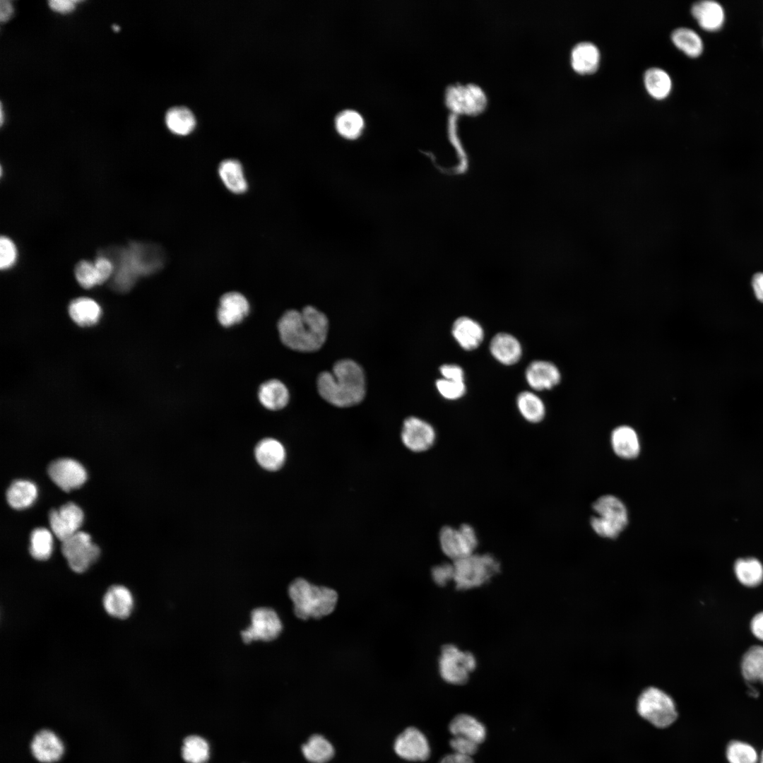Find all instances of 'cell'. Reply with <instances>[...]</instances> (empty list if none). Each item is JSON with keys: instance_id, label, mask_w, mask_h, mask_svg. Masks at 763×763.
<instances>
[{"instance_id": "1", "label": "cell", "mask_w": 763, "mask_h": 763, "mask_svg": "<svg viewBox=\"0 0 763 763\" xmlns=\"http://www.w3.org/2000/svg\"><path fill=\"white\" fill-rule=\"evenodd\" d=\"M278 330L280 341L288 348L300 352H314L326 341L329 321L324 313L307 306L301 312H285L278 321Z\"/></svg>"}, {"instance_id": "2", "label": "cell", "mask_w": 763, "mask_h": 763, "mask_svg": "<svg viewBox=\"0 0 763 763\" xmlns=\"http://www.w3.org/2000/svg\"><path fill=\"white\" fill-rule=\"evenodd\" d=\"M319 395L340 408L360 403L365 395V377L362 367L351 360L336 362L331 372H321L317 379Z\"/></svg>"}, {"instance_id": "3", "label": "cell", "mask_w": 763, "mask_h": 763, "mask_svg": "<svg viewBox=\"0 0 763 763\" xmlns=\"http://www.w3.org/2000/svg\"><path fill=\"white\" fill-rule=\"evenodd\" d=\"M111 287L125 292L133 288L138 278L158 271L164 264V254L153 244L134 242L117 254Z\"/></svg>"}, {"instance_id": "4", "label": "cell", "mask_w": 763, "mask_h": 763, "mask_svg": "<svg viewBox=\"0 0 763 763\" xmlns=\"http://www.w3.org/2000/svg\"><path fill=\"white\" fill-rule=\"evenodd\" d=\"M288 594L293 602L295 615L302 620L319 619L331 614L338 601L335 590L314 585L302 578H297L290 584Z\"/></svg>"}, {"instance_id": "5", "label": "cell", "mask_w": 763, "mask_h": 763, "mask_svg": "<svg viewBox=\"0 0 763 763\" xmlns=\"http://www.w3.org/2000/svg\"><path fill=\"white\" fill-rule=\"evenodd\" d=\"M454 581L459 590H467L488 582L500 570L499 562L490 554H472L453 562Z\"/></svg>"}, {"instance_id": "6", "label": "cell", "mask_w": 763, "mask_h": 763, "mask_svg": "<svg viewBox=\"0 0 763 763\" xmlns=\"http://www.w3.org/2000/svg\"><path fill=\"white\" fill-rule=\"evenodd\" d=\"M596 516L591 519V526L598 536L616 538L628 524L627 509L617 497L606 495L598 498L593 504Z\"/></svg>"}, {"instance_id": "7", "label": "cell", "mask_w": 763, "mask_h": 763, "mask_svg": "<svg viewBox=\"0 0 763 763\" xmlns=\"http://www.w3.org/2000/svg\"><path fill=\"white\" fill-rule=\"evenodd\" d=\"M638 714L657 728H666L677 718L678 712L672 697L662 690L649 687L639 696Z\"/></svg>"}, {"instance_id": "8", "label": "cell", "mask_w": 763, "mask_h": 763, "mask_svg": "<svg viewBox=\"0 0 763 763\" xmlns=\"http://www.w3.org/2000/svg\"><path fill=\"white\" fill-rule=\"evenodd\" d=\"M476 667L473 653L460 650L454 644L444 645L439 658V670L442 678L452 685H463Z\"/></svg>"}, {"instance_id": "9", "label": "cell", "mask_w": 763, "mask_h": 763, "mask_svg": "<svg viewBox=\"0 0 763 763\" xmlns=\"http://www.w3.org/2000/svg\"><path fill=\"white\" fill-rule=\"evenodd\" d=\"M445 102L454 113L476 115L486 107L487 97L478 85L457 83L447 87Z\"/></svg>"}, {"instance_id": "10", "label": "cell", "mask_w": 763, "mask_h": 763, "mask_svg": "<svg viewBox=\"0 0 763 763\" xmlns=\"http://www.w3.org/2000/svg\"><path fill=\"white\" fill-rule=\"evenodd\" d=\"M439 540L444 554L453 561L473 554L478 544L476 533L468 524H462L459 528L444 526Z\"/></svg>"}, {"instance_id": "11", "label": "cell", "mask_w": 763, "mask_h": 763, "mask_svg": "<svg viewBox=\"0 0 763 763\" xmlns=\"http://www.w3.org/2000/svg\"><path fill=\"white\" fill-rule=\"evenodd\" d=\"M61 552L70 568L75 572L82 573L96 561L100 551L92 543L89 534L78 531L62 542Z\"/></svg>"}, {"instance_id": "12", "label": "cell", "mask_w": 763, "mask_h": 763, "mask_svg": "<svg viewBox=\"0 0 763 763\" xmlns=\"http://www.w3.org/2000/svg\"><path fill=\"white\" fill-rule=\"evenodd\" d=\"M282 629L281 620L274 610L258 608L251 613V625L241 632V636L244 643L254 640L268 641L276 639Z\"/></svg>"}, {"instance_id": "13", "label": "cell", "mask_w": 763, "mask_h": 763, "mask_svg": "<svg viewBox=\"0 0 763 763\" xmlns=\"http://www.w3.org/2000/svg\"><path fill=\"white\" fill-rule=\"evenodd\" d=\"M401 438L408 450L420 453L427 451L434 445L436 432L429 422L412 416L404 420Z\"/></svg>"}, {"instance_id": "14", "label": "cell", "mask_w": 763, "mask_h": 763, "mask_svg": "<svg viewBox=\"0 0 763 763\" xmlns=\"http://www.w3.org/2000/svg\"><path fill=\"white\" fill-rule=\"evenodd\" d=\"M394 748L398 756L408 761H424L430 755L427 738L414 727L407 728L396 738Z\"/></svg>"}, {"instance_id": "15", "label": "cell", "mask_w": 763, "mask_h": 763, "mask_svg": "<svg viewBox=\"0 0 763 763\" xmlns=\"http://www.w3.org/2000/svg\"><path fill=\"white\" fill-rule=\"evenodd\" d=\"M47 472L52 481L66 492L81 487L87 478L83 466L71 459L52 461L48 466Z\"/></svg>"}, {"instance_id": "16", "label": "cell", "mask_w": 763, "mask_h": 763, "mask_svg": "<svg viewBox=\"0 0 763 763\" xmlns=\"http://www.w3.org/2000/svg\"><path fill=\"white\" fill-rule=\"evenodd\" d=\"M83 520L82 510L73 502H68L59 509H52L49 514L51 529L61 542L78 531Z\"/></svg>"}, {"instance_id": "17", "label": "cell", "mask_w": 763, "mask_h": 763, "mask_svg": "<svg viewBox=\"0 0 763 763\" xmlns=\"http://www.w3.org/2000/svg\"><path fill=\"white\" fill-rule=\"evenodd\" d=\"M249 312L247 299L240 292H228L220 299L217 318L223 326L230 327L240 323Z\"/></svg>"}, {"instance_id": "18", "label": "cell", "mask_w": 763, "mask_h": 763, "mask_svg": "<svg viewBox=\"0 0 763 763\" xmlns=\"http://www.w3.org/2000/svg\"><path fill=\"white\" fill-rule=\"evenodd\" d=\"M525 375L528 385L536 391L551 389L561 380V373L557 367L545 360L531 362L526 369Z\"/></svg>"}, {"instance_id": "19", "label": "cell", "mask_w": 763, "mask_h": 763, "mask_svg": "<svg viewBox=\"0 0 763 763\" xmlns=\"http://www.w3.org/2000/svg\"><path fill=\"white\" fill-rule=\"evenodd\" d=\"M34 757L43 763H52L61 759L64 745L57 735L49 730L37 733L30 745Z\"/></svg>"}, {"instance_id": "20", "label": "cell", "mask_w": 763, "mask_h": 763, "mask_svg": "<svg viewBox=\"0 0 763 763\" xmlns=\"http://www.w3.org/2000/svg\"><path fill=\"white\" fill-rule=\"evenodd\" d=\"M691 13L699 25L708 32L721 29L726 19L723 6L714 0H703L694 3Z\"/></svg>"}, {"instance_id": "21", "label": "cell", "mask_w": 763, "mask_h": 763, "mask_svg": "<svg viewBox=\"0 0 763 763\" xmlns=\"http://www.w3.org/2000/svg\"><path fill=\"white\" fill-rule=\"evenodd\" d=\"M601 54L596 45L591 42H581L574 45L570 55L573 70L581 75L595 73L600 64Z\"/></svg>"}, {"instance_id": "22", "label": "cell", "mask_w": 763, "mask_h": 763, "mask_svg": "<svg viewBox=\"0 0 763 763\" xmlns=\"http://www.w3.org/2000/svg\"><path fill=\"white\" fill-rule=\"evenodd\" d=\"M451 333L459 344L466 350H473L478 348L484 338V331L481 325L468 317L457 318L451 329Z\"/></svg>"}, {"instance_id": "23", "label": "cell", "mask_w": 763, "mask_h": 763, "mask_svg": "<svg viewBox=\"0 0 763 763\" xmlns=\"http://www.w3.org/2000/svg\"><path fill=\"white\" fill-rule=\"evenodd\" d=\"M492 355L500 363L512 365L518 362L522 355L519 341L507 333H498L490 343Z\"/></svg>"}, {"instance_id": "24", "label": "cell", "mask_w": 763, "mask_h": 763, "mask_svg": "<svg viewBox=\"0 0 763 763\" xmlns=\"http://www.w3.org/2000/svg\"><path fill=\"white\" fill-rule=\"evenodd\" d=\"M254 454L258 463L270 471L280 469L286 459L285 447L279 441L273 438L261 440L256 446Z\"/></svg>"}, {"instance_id": "25", "label": "cell", "mask_w": 763, "mask_h": 763, "mask_svg": "<svg viewBox=\"0 0 763 763\" xmlns=\"http://www.w3.org/2000/svg\"><path fill=\"white\" fill-rule=\"evenodd\" d=\"M218 174L225 187L235 194L245 193L249 187L242 163L237 159L227 158L220 162Z\"/></svg>"}, {"instance_id": "26", "label": "cell", "mask_w": 763, "mask_h": 763, "mask_svg": "<svg viewBox=\"0 0 763 763\" xmlns=\"http://www.w3.org/2000/svg\"><path fill=\"white\" fill-rule=\"evenodd\" d=\"M612 448L617 456L625 459H632L640 452V442L636 431L628 425L615 428L610 437Z\"/></svg>"}, {"instance_id": "27", "label": "cell", "mask_w": 763, "mask_h": 763, "mask_svg": "<svg viewBox=\"0 0 763 763\" xmlns=\"http://www.w3.org/2000/svg\"><path fill=\"white\" fill-rule=\"evenodd\" d=\"M134 600L129 590L123 586L110 587L103 598V606L111 616L125 619L129 616Z\"/></svg>"}, {"instance_id": "28", "label": "cell", "mask_w": 763, "mask_h": 763, "mask_svg": "<svg viewBox=\"0 0 763 763\" xmlns=\"http://www.w3.org/2000/svg\"><path fill=\"white\" fill-rule=\"evenodd\" d=\"M449 730L454 736H463L477 743L486 738L485 726L475 717L466 714L456 716L450 722Z\"/></svg>"}, {"instance_id": "29", "label": "cell", "mask_w": 763, "mask_h": 763, "mask_svg": "<svg viewBox=\"0 0 763 763\" xmlns=\"http://www.w3.org/2000/svg\"><path fill=\"white\" fill-rule=\"evenodd\" d=\"M258 397L261 403L267 409L278 410L286 406L289 401V392L283 383L278 379H271L263 383L259 389Z\"/></svg>"}, {"instance_id": "30", "label": "cell", "mask_w": 763, "mask_h": 763, "mask_svg": "<svg viewBox=\"0 0 763 763\" xmlns=\"http://www.w3.org/2000/svg\"><path fill=\"white\" fill-rule=\"evenodd\" d=\"M69 313L73 321L81 326L95 324L101 317V307L94 300L79 297L69 304Z\"/></svg>"}, {"instance_id": "31", "label": "cell", "mask_w": 763, "mask_h": 763, "mask_svg": "<svg viewBox=\"0 0 763 763\" xmlns=\"http://www.w3.org/2000/svg\"><path fill=\"white\" fill-rule=\"evenodd\" d=\"M644 83L649 95L658 100L666 98L672 90L670 76L658 67H652L645 71Z\"/></svg>"}, {"instance_id": "32", "label": "cell", "mask_w": 763, "mask_h": 763, "mask_svg": "<svg viewBox=\"0 0 763 763\" xmlns=\"http://www.w3.org/2000/svg\"><path fill=\"white\" fill-rule=\"evenodd\" d=\"M671 40L678 49L689 57H698L704 51L702 37L689 28L681 27L674 30L671 34Z\"/></svg>"}, {"instance_id": "33", "label": "cell", "mask_w": 763, "mask_h": 763, "mask_svg": "<svg viewBox=\"0 0 763 763\" xmlns=\"http://www.w3.org/2000/svg\"><path fill=\"white\" fill-rule=\"evenodd\" d=\"M165 119L168 129L178 135L189 134L196 125L194 113L185 106L177 105L169 108Z\"/></svg>"}, {"instance_id": "34", "label": "cell", "mask_w": 763, "mask_h": 763, "mask_svg": "<svg viewBox=\"0 0 763 763\" xmlns=\"http://www.w3.org/2000/svg\"><path fill=\"white\" fill-rule=\"evenodd\" d=\"M37 495V487L28 480H16L10 485L6 492V499L11 507L22 509L30 507L35 500Z\"/></svg>"}, {"instance_id": "35", "label": "cell", "mask_w": 763, "mask_h": 763, "mask_svg": "<svg viewBox=\"0 0 763 763\" xmlns=\"http://www.w3.org/2000/svg\"><path fill=\"white\" fill-rule=\"evenodd\" d=\"M302 752L304 758L311 763H326L333 757L334 749L332 744L324 736L315 734L302 745Z\"/></svg>"}, {"instance_id": "36", "label": "cell", "mask_w": 763, "mask_h": 763, "mask_svg": "<svg viewBox=\"0 0 763 763\" xmlns=\"http://www.w3.org/2000/svg\"><path fill=\"white\" fill-rule=\"evenodd\" d=\"M734 571L738 581L745 586H757L763 581V565L756 558L737 560L734 564Z\"/></svg>"}, {"instance_id": "37", "label": "cell", "mask_w": 763, "mask_h": 763, "mask_svg": "<svg viewBox=\"0 0 763 763\" xmlns=\"http://www.w3.org/2000/svg\"><path fill=\"white\" fill-rule=\"evenodd\" d=\"M518 409L523 418L531 423L542 421L545 415L543 401L531 391L521 392L516 398Z\"/></svg>"}, {"instance_id": "38", "label": "cell", "mask_w": 763, "mask_h": 763, "mask_svg": "<svg viewBox=\"0 0 763 763\" xmlns=\"http://www.w3.org/2000/svg\"><path fill=\"white\" fill-rule=\"evenodd\" d=\"M741 670L744 678L749 682H763V646L750 648L743 657Z\"/></svg>"}, {"instance_id": "39", "label": "cell", "mask_w": 763, "mask_h": 763, "mask_svg": "<svg viewBox=\"0 0 763 763\" xmlns=\"http://www.w3.org/2000/svg\"><path fill=\"white\" fill-rule=\"evenodd\" d=\"M335 123L338 132L348 139L359 136L364 126L362 117L357 112L352 110L341 112L336 117Z\"/></svg>"}, {"instance_id": "40", "label": "cell", "mask_w": 763, "mask_h": 763, "mask_svg": "<svg viewBox=\"0 0 763 763\" xmlns=\"http://www.w3.org/2000/svg\"><path fill=\"white\" fill-rule=\"evenodd\" d=\"M182 755L188 763H206L209 757V745L201 737L188 736L183 742Z\"/></svg>"}, {"instance_id": "41", "label": "cell", "mask_w": 763, "mask_h": 763, "mask_svg": "<svg viewBox=\"0 0 763 763\" xmlns=\"http://www.w3.org/2000/svg\"><path fill=\"white\" fill-rule=\"evenodd\" d=\"M52 536L45 528L34 529L30 535V552L37 560H46L52 552Z\"/></svg>"}, {"instance_id": "42", "label": "cell", "mask_w": 763, "mask_h": 763, "mask_svg": "<svg viewBox=\"0 0 763 763\" xmlns=\"http://www.w3.org/2000/svg\"><path fill=\"white\" fill-rule=\"evenodd\" d=\"M729 763H757L759 757L756 750L750 744L738 740L728 743L726 751Z\"/></svg>"}, {"instance_id": "43", "label": "cell", "mask_w": 763, "mask_h": 763, "mask_svg": "<svg viewBox=\"0 0 763 763\" xmlns=\"http://www.w3.org/2000/svg\"><path fill=\"white\" fill-rule=\"evenodd\" d=\"M75 276L80 285L84 288H91L100 285L94 262L87 260L79 261L75 268Z\"/></svg>"}, {"instance_id": "44", "label": "cell", "mask_w": 763, "mask_h": 763, "mask_svg": "<svg viewBox=\"0 0 763 763\" xmlns=\"http://www.w3.org/2000/svg\"><path fill=\"white\" fill-rule=\"evenodd\" d=\"M436 386L439 394L446 399L456 400L466 393L464 382L449 380L444 378L436 382Z\"/></svg>"}, {"instance_id": "45", "label": "cell", "mask_w": 763, "mask_h": 763, "mask_svg": "<svg viewBox=\"0 0 763 763\" xmlns=\"http://www.w3.org/2000/svg\"><path fill=\"white\" fill-rule=\"evenodd\" d=\"M18 252L14 242L8 237L2 236L0 240V268L6 270L16 263Z\"/></svg>"}, {"instance_id": "46", "label": "cell", "mask_w": 763, "mask_h": 763, "mask_svg": "<svg viewBox=\"0 0 763 763\" xmlns=\"http://www.w3.org/2000/svg\"><path fill=\"white\" fill-rule=\"evenodd\" d=\"M449 744L454 753L467 757L474 755L478 747L477 743L463 736H454Z\"/></svg>"}, {"instance_id": "47", "label": "cell", "mask_w": 763, "mask_h": 763, "mask_svg": "<svg viewBox=\"0 0 763 763\" xmlns=\"http://www.w3.org/2000/svg\"><path fill=\"white\" fill-rule=\"evenodd\" d=\"M431 573L434 581L437 585L444 586L449 581L454 579V565L448 562L436 565L432 569Z\"/></svg>"}, {"instance_id": "48", "label": "cell", "mask_w": 763, "mask_h": 763, "mask_svg": "<svg viewBox=\"0 0 763 763\" xmlns=\"http://www.w3.org/2000/svg\"><path fill=\"white\" fill-rule=\"evenodd\" d=\"M100 283L102 284L112 277L114 271L113 261L105 256H98L94 261Z\"/></svg>"}, {"instance_id": "49", "label": "cell", "mask_w": 763, "mask_h": 763, "mask_svg": "<svg viewBox=\"0 0 763 763\" xmlns=\"http://www.w3.org/2000/svg\"><path fill=\"white\" fill-rule=\"evenodd\" d=\"M439 371L444 379L458 382H464L463 369L457 365H443L439 367Z\"/></svg>"}, {"instance_id": "50", "label": "cell", "mask_w": 763, "mask_h": 763, "mask_svg": "<svg viewBox=\"0 0 763 763\" xmlns=\"http://www.w3.org/2000/svg\"><path fill=\"white\" fill-rule=\"evenodd\" d=\"M76 2L77 0H49L48 4L55 11L67 13L73 10Z\"/></svg>"}, {"instance_id": "51", "label": "cell", "mask_w": 763, "mask_h": 763, "mask_svg": "<svg viewBox=\"0 0 763 763\" xmlns=\"http://www.w3.org/2000/svg\"><path fill=\"white\" fill-rule=\"evenodd\" d=\"M750 627L752 634L759 640L763 641V612L754 616Z\"/></svg>"}, {"instance_id": "52", "label": "cell", "mask_w": 763, "mask_h": 763, "mask_svg": "<svg viewBox=\"0 0 763 763\" xmlns=\"http://www.w3.org/2000/svg\"><path fill=\"white\" fill-rule=\"evenodd\" d=\"M752 285L756 297L763 302V273H757L754 275Z\"/></svg>"}, {"instance_id": "53", "label": "cell", "mask_w": 763, "mask_h": 763, "mask_svg": "<svg viewBox=\"0 0 763 763\" xmlns=\"http://www.w3.org/2000/svg\"><path fill=\"white\" fill-rule=\"evenodd\" d=\"M439 763H473V761L471 757L453 753L444 757Z\"/></svg>"}, {"instance_id": "54", "label": "cell", "mask_w": 763, "mask_h": 763, "mask_svg": "<svg viewBox=\"0 0 763 763\" xmlns=\"http://www.w3.org/2000/svg\"><path fill=\"white\" fill-rule=\"evenodd\" d=\"M13 11V6L9 0L0 1V20L1 21L7 20L11 16Z\"/></svg>"}, {"instance_id": "55", "label": "cell", "mask_w": 763, "mask_h": 763, "mask_svg": "<svg viewBox=\"0 0 763 763\" xmlns=\"http://www.w3.org/2000/svg\"><path fill=\"white\" fill-rule=\"evenodd\" d=\"M3 119H4L3 110H2V105H1V110H0V123H1V125L3 124Z\"/></svg>"}, {"instance_id": "56", "label": "cell", "mask_w": 763, "mask_h": 763, "mask_svg": "<svg viewBox=\"0 0 763 763\" xmlns=\"http://www.w3.org/2000/svg\"><path fill=\"white\" fill-rule=\"evenodd\" d=\"M112 29H113V30H114V31H119V29H120L119 26V25H112Z\"/></svg>"}, {"instance_id": "57", "label": "cell", "mask_w": 763, "mask_h": 763, "mask_svg": "<svg viewBox=\"0 0 763 763\" xmlns=\"http://www.w3.org/2000/svg\"><path fill=\"white\" fill-rule=\"evenodd\" d=\"M759 760V763H763V750L762 752V754H761V756H760Z\"/></svg>"}]
</instances>
